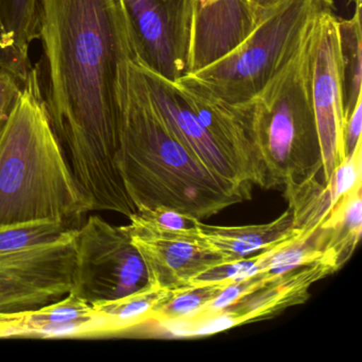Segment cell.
Instances as JSON below:
<instances>
[{
    "instance_id": "5",
    "label": "cell",
    "mask_w": 362,
    "mask_h": 362,
    "mask_svg": "<svg viewBox=\"0 0 362 362\" xmlns=\"http://www.w3.org/2000/svg\"><path fill=\"white\" fill-rule=\"evenodd\" d=\"M77 228L56 221L0 228V315L30 313L71 293Z\"/></svg>"
},
{
    "instance_id": "27",
    "label": "cell",
    "mask_w": 362,
    "mask_h": 362,
    "mask_svg": "<svg viewBox=\"0 0 362 362\" xmlns=\"http://www.w3.org/2000/svg\"><path fill=\"white\" fill-rule=\"evenodd\" d=\"M213 1L214 0H194V10L207 7V6L211 5Z\"/></svg>"
},
{
    "instance_id": "14",
    "label": "cell",
    "mask_w": 362,
    "mask_h": 362,
    "mask_svg": "<svg viewBox=\"0 0 362 362\" xmlns=\"http://www.w3.org/2000/svg\"><path fill=\"white\" fill-rule=\"evenodd\" d=\"M198 232L207 245L219 255L223 264L240 262L300 233L294 228L289 209L274 221L254 226H209L200 220Z\"/></svg>"
},
{
    "instance_id": "10",
    "label": "cell",
    "mask_w": 362,
    "mask_h": 362,
    "mask_svg": "<svg viewBox=\"0 0 362 362\" xmlns=\"http://www.w3.org/2000/svg\"><path fill=\"white\" fill-rule=\"evenodd\" d=\"M124 226L143 257L152 287L175 290L203 273L223 264L221 258L194 230H170L152 228L131 216Z\"/></svg>"
},
{
    "instance_id": "25",
    "label": "cell",
    "mask_w": 362,
    "mask_h": 362,
    "mask_svg": "<svg viewBox=\"0 0 362 362\" xmlns=\"http://www.w3.org/2000/svg\"><path fill=\"white\" fill-rule=\"evenodd\" d=\"M362 100L358 101L351 115L345 119L343 128V146L345 156L355 150L357 144L361 141Z\"/></svg>"
},
{
    "instance_id": "12",
    "label": "cell",
    "mask_w": 362,
    "mask_h": 362,
    "mask_svg": "<svg viewBox=\"0 0 362 362\" xmlns=\"http://www.w3.org/2000/svg\"><path fill=\"white\" fill-rule=\"evenodd\" d=\"M336 272L328 260L319 259L276 275L222 310L201 317L192 326V334L209 336L243 324L269 319L289 307L304 304L310 296L311 286Z\"/></svg>"
},
{
    "instance_id": "24",
    "label": "cell",
    "mask_w": 362,
    "mask_h": 362,
    "mask_svg": "<svg viewBox=\"0 0 362 362\" xmlns=\"http://www.w3.org/2000/svg\"><path fill=\"white\" fill-rule=\"evenodd\" d=\"M22 90L23 82L0 67V137L16 109Z\"/></svg>"
},
{
    "instance_id": "26",
    "label": "cell",
    "mask_w": 362,
    "mask_h": 362,
    "mask_svg": "<svg viewBox=\"0 0 362 362\" xmlns=\"http://www.w3.org/2000/svg\"><path fill=\"white\" fill-rule=\"evenodd\" d=\"M216 1H218V0H214L211 4L216 3ZM241 1H245V4H247L257 13L260 20H262L269 12L272 11L279 4L283 3L284 0H241Z\"/></svg>"
},
{
    "instance_id": "3",
    "label": "cell",
    "mask_w": 362,
    "mask_h": 362,
    "mask_svg": "<svg viewBox=\"0 0 362 362\" xmlns=\"http://www.w3.org/2000/svg\"><path fill=\"white\" fill-rule=\"evenodd\" d=\"M90 211L52 128L37 65L0 137V228L43 221L77 226Z\"/></svg>"
},
{
    "instance_id": "18",
    "label": "cell",
    "mask_w": 362,
    "mask_h": 362,
    "mask_svg": "<svg viewBox=\"0 0 362 362\" xmlns=\"http://www.w3.org/2000/svg\"><path fill=\"white\" fill-rule=\"evenodd\" d=\"M283 189L288 209L291 211L294 228L300 234L317 230L332 207L327 186L320 183L317 177H309L298 182H287Z\"/></svg>"
},
{
    "instance_id": "11",
    "label": "cell",
    "mask_w": 362,
    "mask_h": 362,
    "mask_svg": "<svg viewBox=\"0 0 362 362\" xmlns=\"http://www.w3.org/2000/svg\"><path fill=\"white\" fill-rule=\"evenodd\" d=\"M201 124L228 156L243 181L268 188L254 128L253 99L228 103L189 84L175 81Z\"/></svg>"
},
{
    "instance_id": "19",
    "label": "cell",
    "mask_w": 362,
    "mask_h": 362,
    "mask_svg": "<svg viewBox=\"0 0 362 362\" xmlns=\"http://www.w3.org/2000/svg\"><path fill=\"white\" fill-rule=\"evenodd\" d=\"M355 13L351 18H339L344 122L358 101L362 100L361 0L355 4Z\"/></svg>"
},
{
    "instance_id": "21",
    "label": "cell",
    "mask_w": 362,
    "mask_h": 362,
    "mask_svg": "<svg viewBox=\"0 0 362 362\" xmlns=\"http://www.w3.org/2000/svg\"><path fill=\"white\" fill-rule=\"evenodd\" d=\"M362 184V141L356 146L355 150L345 156L341 164L334 169L328 180L327 186L332 197V206L334 203Z\"/></svg>"
},
{
    "instance_id": "16",
    "label": "cell",
    "mask_w": 362,
    "mask_h": 362,
    "mask_svg": "<svg viewBox=\"0 0 362 362\" xmlns=\"http://www.w3.org/2000/svg\"><path fill=\"white\" fill-rule=\"evenodd\" d=\"M169 290L151 287L120 300L94 306V334H117L151 321L156 307L166 298Z\"/></svg>"
},
{
    "instance_id": "4",
    "label": "cell",
    "mask_w": 362,
    "mask_h": 362,
    "mask_svg": "<svg viewBox=\"0 0 362 362\" xmlns=\"http://www.w3.org/2000/svg\"><path fill=\"white\" fill-rule=\"evenodd\" d=\"M317 16L253 98L254 128L268 188L283 189L287 182L317 177L323 167L313 100Z\"/></svg>"
},
{
    "instance_id": "7",
    "label": "cell",
    "mask_w": 362,
    "mask_h": 362,
    "mask_svg": "<svg viewBox=\"0 0 362 362\" xmlns=\"http://www.w3.org/2000/svg\"><path fill=\"white\" fill-rule=\"evenodd\" d=\"M71 293L93 307L151 288L143 257L124 226L90 216L76 233Z\"/></svg>"
},
{
    "instance_id": "20",
    "label": "cell",
    "mask_w": 362,
    "mask_h": 362,
    "mask_svg": "<svg viewBox=\"0 0 362 362\" xmlns=\"http://www.w3.org/2000/svg\"><path fill=\"white\" fill-rule=\"evenodd\" d=\"M40 0H0V16L16 47L29 58L31 43L39 40Z\"/></svg>"
},
{
    "instance_id": "8",
    "label": "cell",
    "mask_w": 362,
    "mask_h": 362,
    "mask_svg": "<svg viewBox=\"0 0 362 362\" xmlns=\"http://www.w3.org/2000/svg\"><path fill=\"white\" fill-rule=\"evenodd\" d=\"M137 64L170 81L187 73L194 0H120Z\"/></svg>"
},
{
    "instance_id": "9",
    "label": "cell",
    "mask_w": 362,
    "mask_h": 362,
    "mask_svg": "<svg viewBox=\"0 0 362 362\" xmlns=\"http://www.w3.org/2000/svg\"><path fill=\"white\" fill-rule=\"evenodd\" d=\"M313 100L322 153L324 184L345 158L343 146L344 98L339 18L334 9L317 18L313 63Z\"/></svg>"
},
{
    "instance_id": "23",
    "label": "cell",
    "mask_w": 362,
    "mask_h": 362,
    "mask_svg": "<svg viewBox=\"0 0 362 362\" xmlns=\"http://www.w3.org/2000/svg\"><path fill=\"white\" fill-rule=\"evenodd\" d=\"M0 67L16 76L24 83L33 71L30 59L21 54L13 37L8 33L0 16Z\"/></svg>"
},
{
    "instance_id": "15",
    "label": "cell",
    "mask_w": 362,
    "mask_h": 362,
    "mask_svg": "<svg viewBox=\"0 0 362 362\" xmlns=\"http://www.w3.org/2000/svg\"><path fill=\"white\" fill-rule=\"evenodd\" d=\"M321 228L326 236L325 259L340 270L361 238L362 184L334 203Z\"/></svg>"
},
{
    "instance_id": "17",
    "label": "cell",
    "mask_w": 362,
    "mask_h": 362,
    "mask_svg": "<svg viewBox=\"0 0 362 362\" xmlns=\"http://www.w3.org/2000/svg\"><path fill=\"white\" fill-rule=\"evenodd\" d=\"M233 281H192L170 290L152 313L151 322L164 329L167 326L186 323L201 315L220 292Z\"/></svg>"
},
{
    "instance_id": "2",
    "label": "cell",
    "mask_w": 362,
    "mask_h": 362,
    "mask_svg": "<svg viewBox=\"0 0 362 362\" xmlns=\"http://www.w3.org/2000/svg\"><path fill=\"white\" fill-rule=\"evenodd\" d=\"M118 168L139 209L167 207L198 220L250 200L252 185L205 168L173 134L136 63H130Z\"/></svg>"
},
{
    "instance_id": "6",
    "label": "cell",
    "mask_w": 362,
    "mask_h": 362,
    "mask_svg": "<svg viewBox=\"0 0 362 362\" xmlns=\"http://www.w3.org/2000/svg\"><path fill=\"white\" fill-rule=\"evenodd\" d=\"M334 9V0H284L234 49L177 81L228 103L253 99L289 58L317 14Z\"/></svg>"
},
{
    "instance_id": "1",
    "label": "cell",
    "mask_w": 362,
    "mask_h": 362,
    "mask_svg": "<svg viewBox=\"0 0 362 362\" xmlns=\"http://www.w3.org/2000/svg\"><path fill=\"white\" fill-rule=\"evenodd\" d=\"M39 21L44 100L71 171L94 211L130 218L118 156L136 54L122 3L40 0Z\"/></svg>"
},
{
    "instance_id": "22",
    "label": "cell",
    "mask_w": 362,
    "mask_h": 362,
    "mask_svg": "<svg viewBox=\"0 0 362 362\" xmlns=\"http://www.w3.org/2000/svg\"><path fill=\"white\" fill-rule=\"evenodd\" d=\"M132 216L139 221L160 230H194L197 228L198 222L200 221L192 216L163 206L151 209H139Z\"/></svg>"
},
{
    "instance_id": "13",
    "label": "cell",
    "mask_w": 362,
    "mask_h": 362,
    "mask_svg": "<svg viewBox=\"0 0 362 362\" xmlns=\"http://www.w3.org/2000/svg\"><path fill=\"white\" fill-rule=\"evenodd\" d=\"M136 63V62H135ZM150 95L173 134L211 173L233 182L243 181L236 167L204 128L177 90L175 81L137 64ZM252 185V184H251Z\"/></svg>"
}]
</instances>
